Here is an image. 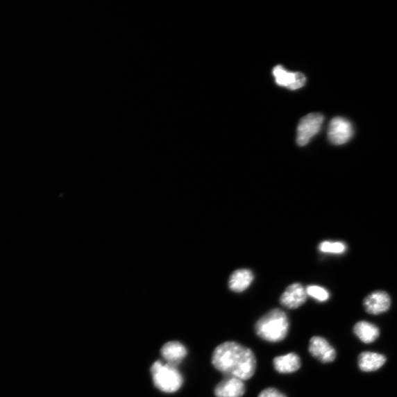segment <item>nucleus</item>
Returning <instances> with one entry per match:
<instances>
[{
	"mask_svg": "<svg viewBox=\"0 0 397 397\" xmlns=\"http://www.w3.org/2000/svg\"><path fill=\"white\" fill-rule=\"evenodd\" d=\"M212 363L226 377L237 378L243 381L252 378L257 367L253 350L235 341H226L217 346Z\"/></svg>",
	"mask_w": 397,
	"mask_h": 397,
	"instance_id": "nucleus-1",
	"label": "nucleus"
},
{
	"mask_svg": "<svg viewBox=\"0 0 397 397\" xmlns=\"http://www.w3.org/2000/svg\"><path fill=\"white\" fill-rule=\"evenodd\" d=\"M289 320L282 310L276 308L260 318L255 325V332L260 339L271 343L283 341L289 330Z\"/></svg>",
	"mask_w": 397,
	"mask_h": 397,
	"instance_id": "nucleus-2",
	"label": "nucleus"
},
{
	"mask_svg": "<svg viewBox=\"0 0 397 397\" xmlns=\"http://www.w3.org/2000/svg\"><path fill=\"white\" fill-rule=\"evenodd\" d=\"M178 366L156 362L151 368L155 386L161 391L174 393L182 387L183 379Z\"/></svg>",
	"mask_w": 397,
	"mask_h": 397,
	"instance_id": "nucleus-3",
	"label": "nucleus"
},
{
	"mask_svg": "<svg viewBox=\"0 0 397 397\" xmlns=\"http://www.w3.org/2000/svg\"><path fill=\"white\" fill-rule=\"evenodd\" d=\"M324 121V117L319 113H312L304 117L297 128V144L301 146L307 145L316 135Z\"/></svg>",
	"mask_w": 397,
	"mask_h": 397,
	"instance_id": "nucleus-4",
	"label": "nucleus"
},
{
	"mask_svg": "<svg viewBox=\"0 0 397 397\" xmlns=\"http://www.w3.org/2000/svg\"><path fill=\"white\" fill-rule=\"evenodd\" d=\"M353 128L351 123L342 117L334 118L330 123L328 138L336 145H341L352 138Z\"/></svg>",
	"mask_w": 397,
	"mask_h": 397,
	"instance_id": "nucleus-5",
	"label": "nucleus"
},
{
	"mask_svg": "<svg viewBox=\"0 0 397 397\" xmlns=\"http://www.w3.org/2000/svg\"><path fill=\"white\" fill-rule=\"evenodd\" d=\"M309 353L323 364L332 363L337 357V352L324 338L314 337L309 344Z\"/></svg>",
	"mask_w": 397,
	"mask_h": 397,
	"instance_id": "nucleus-6",
	"label": "nucleus"
},
{
	"mask_svg": "<svg viewBox=\"0 0 397 397\" xmlns=\"http://www.w3.org/2000/svg\"><path fill=\"white\" fill-rule=\"evenodd\" d=\"M273 74L277 84L291 90L302 88L306 83V78L301 72H289L278 65L273 69Z\"/></svg>",
	"mask_w": 397,
	"mask_h": 397,
	"instance_id": "nucleus-7",
	"label": "nucleus"
},
{
	"mask_svg": "<svg viewBox=\"0 0 397 397\" xmlns=\"http://www.w3.org/2000/svg\"><path fill=\"white\" fill-rule=\"evenodd\" d=\"M306 289L301 283H294L285 290L280 297V303L289 309L302 306L307 300Z\"/></svg>",
	"mask_w": 397,
	"mask_h": 397,
	"instance_id": "nucleus-8",
	"label": "nucleus"
},
{
	"mask_svg": "<svg viewBox=\"0 0 397 397\" xmlns=\"http://www.w3.org/2000/svg\"><path fill=\"white\" fill-rule=\"evenodd\" d=\"M244 393V381L233 377H226L217 385L214 390L216 397H242Z\"/></svg>",
	"mask_w": 397,
	"mask_h": 397,
	"instance_id": "nucleus-9",
	"label": "nucleus"
},
{
	"mask_svg": "<svg viewBox=\"0 0 397 397\" xmlns=\"http://www.w3.org/2000/svg\"><path fill=\"white\" fill-rule=\"evenodd\" d=\"M366 311L378 315L387 312L391 306V298L384 292H376L369 295L364 303Z\"/></svg>",
	"mask_w": 397,
	"mask_h": 397,
	"instance_id": "nucleus-10",
	"label": "nucleus"
},
{
	"mask_svg": "<svg viewBox=\"0 0 397 397\" xmlns=\"http://www.w3.org/2000/svg\"><path fill=\"white\" fill-rule=\"evenodd\" d=\"M276 370L280 374H291L299 370L302 363L299 355L291 353L278 356L273 360Z\"/></svg>",
	"mask_w": 397,
	"mask_h": 397,
	"instance_id": "nucleus-11",
	"label": "nucleus"
},
{
	"mask_svg": "<svg viewBox=\"0 0 397 397\" xmlns=\"http://www.w3.org/2000/svg\"><path fill=\"white\" fill-rule=\"evenodd\" d=\"M187 353L185 346L178 341L168 342L161 349V355L167 360L168 364L177 366Z\"/></svg>",
	"mask_w": 397,
	"mask_h": 397,
	"instance_id": "nucleus-12",
	"label": "nucleus"
},
{
	"mask_svg": "<svg viewBox=\"0 0 397 397\" xmlns=\"http://www.w3.org/2000/svg\"><path fill=\"white\" fill-rule=\"evenodd\" d=\"M254 276L251 270L239 269L235 271L229 280L230 289L235 293H241L249 288Z\"/></svg>",
	"mask_w": 397,
	"mask_h": 397,
	"instance_id": "nucleus-13",
	"label": "nucleus"
},
{
	"mask_svg": "<svg viewBox=\"0 0 397 397\" xmlns=\"http://www.w3.org/2000/svg\"><path fill=\"white\" fill-rule=\"evenodd\" d=\"M387 362V357L377 353L365 352L358 357V366L363 371H375Z\"/></svg>",
	"mask_w": 397,
	"mask_h": 397,
	"instance_id": "nucleus-14",
	"label": "nucleus"
},
{
	"mask_svg": "<svg viewBox=\"0 0 397 397\" xmlns=\"http://www.w3.org/2000/svg\"><path fill=\"white\" fill-rule=\"evenodd\" d=\"M355 336L362 341L370 344L376 341L380 336L379 328L368 321H360L354 327Z\"/></svg>",
	"mask_w": 397,
	"mask_h": 397,
	"instance_id": "nucleus-15",
	"label": "nucleus"
},
{
	"mask_svg": "<svg viewBox=\"0 0 397 397\" xmlns=\"http://www.w3.org/2000/svg\"><path fill=\"white\" fill-rule=\"evenodd\" d=\"M319 250L325 253L341 254L345 252L346 246L341 242H324L319 245Z\"/></svg>",
	"mask_w": 397,
	"mask_h": 397,
	"instance_id": "nucleus-16",
	"label": "nucleus"
},
{
	"mask_svg": "<svg viewBox=\"0 0 397 397\" xmlns=\"http://www.w3.org/2000/svg\"><path fill=\"white\" fill-rule=\"evenodd\" d=\"M306 292L308 296L320 302H326L330 297L329 292L324 288L318 287V285H310L307 287Z\"/></svg>",
	"mask_w": 397,
	"mask_h": 397,
	"instance_id": "nucleus-17",
	"label": "nucleus"
},
{
	"mask_svg": "<svg viewBox=\"0 0 397 397\" xmlns=\"http://www.w3.org/2000/svg\"><path fill=\"white\" fill-rule=\"evenodd\" d=\"M257 397H287L275 388H268L260 392Z\"/></svg>",
	"mask_w": 397,
	"mask_h": 397,
	"instance_id": "nucleus-18",
	"label": "nucleus"
}]
</instances>
